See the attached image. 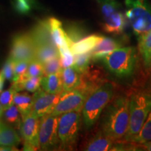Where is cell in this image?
Instances as JSON below:
<instances>
[{"label": "cell", "mask_w": 151, "mask_h": 151, "mask_svg": "<svg viewBox=\"0 0 151 151\" xmlns=\"http://www.w3.org/2000/svg\"><path fill=\"white\" fill-rule=\"evenodd\" d=\"M58 116L50 114L40 118L38 134L39 147L40 150H50L59 143L58 134Z\"/></svg>", "instance_id": "obj_8"}, {"label": "cell", "mask_w": 151, "mask_h": 151, "mask_svg": "<svg viewBox=\"0 0 151 151\" xmlns=\"http://www.w3.org/2000/svg\"><path fill=\"white\" fill-rule=\"evenodd\" d=\"M86 98V94L78 89L63 91L51 114L59 116L71 111H81Z\"/></svg>", "instance_id": "obj_9"}, {"label": "cell", "mask_w": 151, "mask_h": 151, "mask_svg": "<svg viewBox=\"0 0 151 151\" xmlns=\"http://www.w3.org/2000/svg\"><path fill=\"white\" fill-rule=\"evenodd\" d=\"M102 36L92 35L83 37L76 42L72 43L70 46L71 51L74 55L86 53L92 51Z\"/></svg>", "instance_id": "obj_17"}, {"label": "cell", "mask_w": 151, "mask_h": 151, "mask_svg": "<svg viewBox=\"0 0 151 151\" xmlns=\"http://www.w3.org/2000/svg\"><path fill=\"white\" fill-rule=\"evenodd\" d=\"M22 119L20 130L24 139V150H37L39 149L38 134L40 118L30 112Z\"/></svg>", "instance_id": "obj_10"}, {"label": "cell", "mask_w": 151, "mask_h": 151, "mask_svg": "<svg viewBox=\"0 0 151 151\" xmlns=\"http://www.w3.org/2000/svg\"><path fill=\"white\" fill-rule=\"evenodd\" d=\"M60 52V60L62 68L72 67L74 62V55L71 51L69 43H66L58 48Z\"/></svg>", "instance_id": "obj_27"}, {"label": "cell", "mask_w": 151, "mask_h": 151, "mask_svg": "<svg viewBox=\"0 0 151 151\" xmlns=\"http://www.w3.org/2000/svg\"><path fill=\"white\" fill-rule=\"evenodd\" d=\"M29 62L26 61L15 62L14 65V78L13 80L27 73V67Z\"/></svg>", "instance_id": "obj_33"}, {"label": "cell", "mask_w": 151, "mask_h": 151, "mask_svg": "<svg viewBox=\"0 0 151 151\" xmlns=\"http://www.w3.org/2000/svg\"><path fill=\"white\" fill-rule=\"evenodd\" d=\"M20 141L14 128L0 122V145L14 146Z\"/></svg>", "instance_id": "obj_23"}, {"label": "cell", "mask_w": 151, "mask_h": 151, "mask_svg": "<svg viewBox=\"0 0 151 151\" xmlns=\"http://www.w3.org/2000/svg\"><path fill=\"white\" fill-rule=\"evenodd\" d=\"M0 122H1V121H0Z\"/></svg>", "instance_id": "obj_39"}, {"label": "cell", "mask_w": 151, "mask_h": 151, "mask_svg": "<svg viewBox=\"0 0 151 151\" xmlns=\"http://www.w3.org/2000/svg\"><path fill=\"white\" fill-rule=\"evenodd\" d=\"M36 47L46 43H53L50 37L48 20L41 22L30 34ZM54 44V43H53Z\"/></svg>", "instance_id": "obj_21"}, {"label": "cell", "mask_w": 151, "mask_h": 151, "mask_svg": "<svg viewBox=\"0 0 151 151\" xmlns=\"http://www.w3.org/2000/svg\"><path fill=\"white\" fill-rule=\"evenodd\" d=\"M137 150H148L151 151V141H146V142L142 143H137Z\"/></svg>", "instance_id": "obj_35"}, {"label": "cell", "mask_w": 151, "mask_h": 151, "mask_svg": "<svg viewBox=\"0 0 151 151\" xmlns=\"http://www.w3.org/2000/svg\"><path fill=\"white\" fill-rule=\"evenodd\" d=\"M48 21L52 41L58 48L68 43L67 34L62 27V22L55 18H50Z\"/></svg>", "instance_id": "obj_18"}, {"label": "cell", "mask_w": 151, "mask_h": 151, "mask_svg": "<svg viewBox=\"0 0 151 151\" xmlns=\"http://www.w3.org/2000/svg\"><path fill=\"white\" fill-rule=\"evenodd\" d=\"M16 7L20 14H27L32 7L31 0H16Z\"/></svg>", "instance_id": "obj_34"}, {"label": "cell", "mask_w": 151, "mask_h": 151, "mask_svg": "<svg viewBox=\"0 0 151 151\" xmlns=\"http://www.w3.org/2000/svg\"><path fill=\"white\" fill-rule=\"evenodd\" d=\"M92 60L91 52H88L86 53L75 55L74 62L72 67L79 73L82 74L88 69L90 62Z\"/></svg>", "instance_id": "obj_26"}, {"label": "cell", "mask_w": 151, "mask_h": 151, "mask_svg": "<svg viewBox=\"0 0 151 151\" xmlns=\"http://www.w3.org/2000/svg\"><path fill=\"white\" fill-rule=\"evenodd\" d=\"M3 111H4V109L2 108V106H1V104H0V116H1V113H2Z\"/></svg>", "instance_id": "obj_38"}, {"label": "cell", "mask_w": 151, "mask_h": 151, "mask_svg": "<svg viewBox=\"0 0 151 151\" xmlns=\"http://www.w3.org/2000/svg\"><path fill=\"white\" fill-rule=\"evenodd\" d=\"M81 116V111H71L58 116V134L60 148L70 150L76 143Z\"/></svg>", "instance_id": "obj_6"}, {"label": "cell", "mask_w": 151, "mask_h": 151, "mask_svg": "<svg viewBox=\"0 0 151 151\" xmlns=\"http://www.w3.org/2000/svg\"><path fill=\"white\" fill-rule=\"evenodd\" d=\"M14 65L15 61L11 60V58H9L7 60L1 72L4 78L9 81H13V79L14 78Z\"/></svg>", "instance_id": "obj_32"}, {"label": "cell", "mask_w": 151, "mask_h": 151, "mask_svg": "<svg viewBox=\"0 0 151 151\" xmlns=\"http://www.w3.org/2000/svg\"><path fill=\"white\" fill-rule=\"evenodd\" d=\"M113 93V83L104 82L87 97L81 111L86 128H91L99 120L103 110L112 99Z\"/></svg>", "instance_id": "obj_3"}, {"label": "cell", "mask_w": 151, "mask_h": 151, "mask_svg": "<svg viewBox=\"0 0 151 151\" xmlns=\"http://www.w3.org/2000/svg\"><path fill=\"white\" fill-rule=\"evenodd\" d=\"M122 46V44L118 41L110 37H101V39L97 43L91 52L92 59L93 60H101L104 57L111 53L113 50H116Z\"/></svg>", "instance_id": "obj_13"}, {"label": "cell", "mask_w": 151, "mask_h": 151, "mask_svg": "<svg viewBox=\"0 0 151 151\" xmlns=\"http://www.w3.org/2000/svg\"><path fill=\"white\" fill-rule=\"evenodd\" d=\"M27 74L29 76H43V65L40 62L33 60L29 62L27 67Z\"/></svg>", "instance_id": "obj_31"}, {"label": "cell", "mask_w": 151, "mask_h": 151, "mask_svg": "<svg viewBox=\"0 0 151 151\" xmlns=\"http://www.w3.org/2000/svg\"><path fill=\"white\" fill-rule=\"evenodd\" d=\"M108 70L120 78L129 77L134 72L137 61V49L134 46L120 47L101 59Z\"/></svg>", "instance_id": "obj_4"}, {"label": "cell", "mask_w": 151, "mask_h": 151, "mask_svg": "<svg viewBox=\"0 0 151 151\" xmlns=\"http://www.w3.org/2000/svg\"><path fill=\"white\" fill-rule=\"evenodd\" d=\"M55 58H60V52L58 47L53 43H46L36 47L35 60L42 65Z\"/></svg>", "instance_id": "obj_20"}, {"label": "cell", "mask_w": 151, "mask_h": 151, "mask_svg": "<svg viewBox=\"0 0 151 151\" xmlns=\"http://www.w3.org/2000/svg\"><path fill=\"white\" fill-rule=\"evenodd\" d=\"M138 48L145 67L151 69V29L137 37Z\"/></svg>", "instance_id": "obj_16"}, {"label": "cell", "mask_w": 151, "mask_h": 151, "mask_svg": "<svg viewBox=\"0 0 151 151\" xmlns=\"http://www.w3.org/2000/svg\"><path fill=\"white\" fill-rule=\"evenodd\" d=\"M150 141H151V111L139 133L128 143H142Z\"/></svg>", "instance_id": "obj_25"}, {"label": "cell", "mask_w": 151, "mask_h": 151, "mask_svg": "<svg viewBox=\"0 0 151 151\" xmlns=\"http://www.w3.org/2000/svg\"><path fill=\"white\" fill-rule=\"evenodd\" d=\"M61 78L63 86V91L78 89L81 82V74L73 67L62 69Z\"/></svg>", "instance_id": "obj_15"}, {"label": "cell", "mask_w": 151, "mask_h": 151, "mask_svg": "<svg viewBox=\"0 0 151 151\" xmlns=\"http://www.w3.org/2000/svg\"><path fill=\"white\" fill-rule=\"evenodd\" d=\"M60 72L43 76L41 78V86L44 91L51 94H59L63 92Z\"/></svg>", "instance_id": "obj_19"}, {"label": "cell", "mask_w": 151, "mask_h": 151, "mask_svg": "<svg viewBox=\"0 0 151 151\" xmlns=\"http://www.w3.org/2000/svg\"><path fill=\"white\" fill-rule=\"evenodd\" d=\"M4 81V78L3 76L1 75V73H0V92H1V90H2Z\"/></svg>", "instance_id": "obj_37"}, {"label": "cell", "mask_w": 151, "mask_h": 151, "mask_svg": "<svg viewBox=\"0 0 151 151\" xmlns=\"http://www.w3.org/2000/svg\"><path fill=\"white\" fill-rule=\"evenodd\" d=\"M151 111V87L137 90L129 99V120L124 141L129 142L140 131Z\"/></svg>", "instance_id": "obj_2"}, {"label": "cell", "mask_w": 151, "mask_h": 151, "mask_svg": "<svg viewBox=\"0 0 151 151\" xmlns=\"http://www.w3.org/2000/svg\"><path fill=\"white\" fill-rule=\"evenodd\" d=\"M101 12L105 32L114 35L123 32L125 19L116 0H101Z\"/></svg>", "instance_id": "obj_7"}, {"label": "cell", "mask_w": 151, "mask_h": 151, "mask_svg": "<svg viewBox=\"0 0 151 151\" xmlns=\"http://www.w3.org/2000/svg\"><path fill=\"white\" fill-rule=\"evenodd\" d=\"M129 20L134 35L138 37L151 29V6L148 0H124Z\"/></svg>", "instance_id": "obj_5"}, {"label": "cell", "mask_w": 151, "mask_h": 151, "mask_svg": "<svg viewBox=\"0 0 151 151\" xmlns=\"http://www.w3.org/2000/svg\"><path fill=\"white\" fill-rule=\"evenodd\" d=\"M60 94L61 93H48L39 88L33 95V105L31 112L39 118L50 114L59 101Z\"/></svg>", "instance_id": "obj_12"}, {"label": "cell", "mask_w": 151, "mask_h": 151, "mask_svg": "<svg viewBox=\"0 0 151 151\" xmlns=\"http://www.w3.org/2000/svg\"><path fill=\"white\" fill-rule=\"evenodd\" d=\"M115 141L109 137L101 131L88 141L84 150L88 151L111 150Z\"/></svg>", "instance_id": "obj_14"}, {"label": "cell", "mask_w": 151, "mask_h": 151, "mask_svg": "<svg viewBox=\"0 0 151 151\" xmlns=\"http://www.w3.org/2000/svg\"><path fill=\"white\" fill-rule=\"evenodd\" d=\"M16 92V90L14 88H11L10 89L1 92V94H0V104L4 110L6 109L12 104L14 94Z\"/></svg>", "instance_id": "obj_30"}, {"label": "cell", "mask_w": 151, "mask_h": 151, "mask_svg": "<svg viewBox=\"0 0 151 151\" xmlns=\"http://www.w3.org/2000/svg\"><path fill=\"white\" fill-rule=\"evenodd\" d=\"M129 120V99L124 96L111 101L104 116L101 129L106 135L116 141L125 136Z\"/></svg>", "instance_id": "obj_1"}, {"label": "cell", "mask_w": 151, "mask_h": 151, "mask_svg": "<svg viewBox=\"0 0 151 151\" xmlns=\"http://www.w3.org/2000/svg\"><path fill=\"white\" fill-rule=\"evenodd\" d=\"M62 69L60 58H53L43 64V76L60 73L62 71Z\"/></svg>", "instance_id": "obj_28"}, {"label": "cell", "mask_w": 151, "mask_h": 151, "mask_svg": "<svg viewBox=\"0 0 151 151\" xmlns=\"http://www.w3.org/2000/svg\"><path fill=\"white\" fill-rule=\"evenodd\" d=\"M36 45L30 35H19L13 41L10 58L15 62H31L35 58Z\"/></svg>", "instance_id": "obj_11"}, {"label": "cell", "mask_w": 151, "mask_h": 151, "mask_svg": "<svg viewBox=\"0 0 151 151\" xmlns=\"http://www.w3.org/2000/svg\"><path fill=\"white\" fill-rule=\"evenodd\" d=\"M9 151V150H16V148L14 146H4L1 145L0 146V151Z\"/></svg>", "instance_id": "obj_36"}, {"label": "cell", "mask_w": 151, "mask_h": 151, "mask_svg": "<svg viewBox=\"0 0 151 151\" xmlns=\"http://www.w3.org/2000/svg\"><path fill=\"white\" fill-rule=\"evenodd\" d=\"M4 116L6 121L9 123L14 124L16 126H20V111L14 104H12L10 106L5 109Z\"/></svg>", "instance_id": "obj_29"}, {"label": "cell", "mask_w": 151, "mask_h": 151, "mask_svg": "<svg viewBox=\"0 0 151 151\" xmlns=\"http://www.w3.org/2000/svg\"><path fill=\"white\" fill-rule=\"evenodd\" d=\"M42 76H29L20 83H13L12 87L16 92L25 90L28 92H35L40 88Z\"/></svg>", "instance_id": "obj_24"}, {"label": "cell", "mask_w": 151, "mask_h": 151, "mask_svg": "<svg viewBox=\"0 0 151 151\" xmlns=\"http://www.w3.org/2000/svg\"><path fill=\"white\" fill-rule=\"evenodd\" d=\"M13 104L18 107L21 117H23L32 111L33 105V96L26 92L19 93L16 92L14 94Z\"/></svg>", "instance_id": "obj_22"}]
</instances>
